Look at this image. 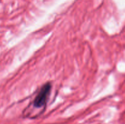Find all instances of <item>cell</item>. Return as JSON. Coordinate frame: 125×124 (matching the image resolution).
I'll use <instances>...</instances> for the list:
<instances>
[{
    "mask_svg": "<svg viewBox=\"0 0 125 124\" xmlns=\"http://www.w3.org/2000/svg\"><path fill=\"white\" fill-rule=\"evenodd\" d=\"M51 89V85L50 83H47L42 86L34 100V106L35 108H41L46 105Z\"/></svg>",
    "mask_w": 125,
    "mask_h": 124,
    "instance_id": "1",
    "label": "cell"
}]
</instances>
